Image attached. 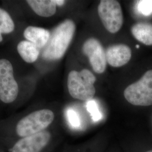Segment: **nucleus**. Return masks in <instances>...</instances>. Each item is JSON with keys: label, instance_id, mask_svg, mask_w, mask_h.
Listing matches in <instances>:
<instances>
[{"label": "nucleus", "instance_id": "nucleus-16", "mask_svg": "<svg viewBox=\"0 0 152 152\" xmlns=\"http://www.w3.org/2000/svg\"><path fill=\"white\" fill-rule=\"evenodd\" d=\"M138 10L142 14L148 16L152 13V1H140L137 6Z\"/></svg>", "mask_w": 152, "mask_h": 152}, {"label": "nucleus", "instance_id": "nucleus-3", "mask_svg": "<svg viewBox=\"0 0 152 152\" xmlns=\"http://www.w3.org/2000/svg\"><path fill=\"white\" fill-rule=\"evenodd\" d=\"M95 81V77L88 69L71 71L68 77V88L71 96L83 101L90 100L96 92Z\"/></svg>", "mask_w": 152, "mask_h": 152}, {"label": "nucleus", "instance_id": "nucleus-8", "mask_svg": "<svg viewBox=\"0 0 152 152\" xmlns=\"http://www.w3.org/2000/svg\"><path fill=\"white\" fill-rule=\"evenodd\" d=\"M83 53L89 59L93 70L97 73H103L107 67L106 54L103 46L96 38L87 39L82 46Z\"/></svg>", "mask_w": 152, "mask_h": 152}, {"label": "nucleus", "instance_id": "nucleus-14", "mask_svg": "<svg viewBox=\"0 0 152 152\" xmlns=\"http://www.w3.org/2000/svg\"><path fill=\"white\" fill-rule=\"evenodd\" d=\"M14 28V23L9 14L0 8V42L3 40L2 34L12 32Z\"/></svg>", "mask_w": 152, "mask_h": 152}, {"label": "nucleus", "instance_id": "nucleus-11", "mask_svg": "<svg viewBox=\"0 0 152 152\" xmlns=\"http://www.w3.org/2000/svg\"><path fill=\"white\" fill-rule=\"evenodd\" d=\"M27 2L36 14L42 17L53 16L56 11L54 0H28Z\"/></svg>", "mask_w": 152, "mask_h": 152}, {"label": "nucleus", "instance_id": "nucleus-20", "mask_svg": "<svg viewBox=\"0 0 152 152\" xmlns=\"http://www.w3.org/2000/svg\"><path fill=\"white\" fill-rule=\"evenodd\" d=\"M146 152H152V150H151V151H147Z\"/></svg>", "mask_w": 152, "mask_h": 152}, {"label": "nucleus", "instance_id": "nucleus-6", "mask_svg": "<svg viewBox=\"0 0 152 152\" xmlns=\"http://www.w3.org/2000/svg\"><path fill=\"white\" fill-rule=\"evenodd\" d=\"M53 140L52 132L46 130L16 141L6 150L8 152H46Z\"/></svg>", "mask_w": 152, "mask_h": 152}, {"label": "nucleus", "instance_id": "nucleus-12", "mask_svg": "<svg viewBox=\"0 0 152 152\" xmlns=\"http://www.w3.org/2000/svg\"><path fill=\"white\" fill-rule=\"evenodd\" d=\"M131 33L137 41L147 46L152 45V24L138 23L131 28Z\"/></svg>", "mask_w": 152, "mask_h": 152}, {"label": "nucleus", "instance_id": "nucleus-7", "mask_svg": "<svg viewBox=\"0 0 152 152\" xmlns=\"http://www.w3.org/2000/svg\"><path fill=\"white\" fill-rule=\"evenodd\" d=\"M98 14L104 26L109 32H118L124 23L122 8L115 0H102L98 6Z\"/></svg>", "mask_w": 152, "mask_h": 152}, {"label": "nucleus", "instance_id": "nucleus-18", "mask_svg": "<svg viewBox=\"0 0 152 152\" xmlns=\"http://www.w3.org/2000/svg\"><path fill=\"white\" fill-rule=\"evenodd\" d=\"M55 3L56 4V6H63L65 3V1L64 0H54Z\"/></svg>", "mask_w": 152, "mask_h": 152}, {"label": "nucleus", "instance_id": "nucleus-15", "mask_svg": "<svg viewBox=\"0 0 152 152\" xmlns=\"http://www.w3.org/2000/svg\"><path fill=\"white\" fill-rule=\"evenodd\" d=\"M87 109L88 112L90 113L92 120L94 121H98L101 120L102 117V113L99 111L98 104L94 100H89L87 103Z\"/></svg>", "mask_w": 152, "mask_h": 152}, {"label": "nucleus", "instance_id": "nucleus-5", "mask_svg": "<svg viewBox=\"0 0 152 152\" xmlns=\"http://www.w3.org/2000/svg\"><path fill=\"white\" fill-rule=\"evenodd\" d=\"M19 94L18 83L14 77L11 62L0 59V101L6 104L15 102Z\"/></svg>", "mask_w": 152, "mask_h": 152}, {"label": "nucleus", "instance_id": "nucleus-2", "mask_svg": "<svg viewBox=\"0 0 152 152\" xmlns=\"http://www.w3.org/2000/svg\"><path fill=\"white\" fill-rule=\"evenodd\" d=\"M76 31L73 21L65 20L50 33L49 41L44 47L42 56L48 60L60 59L65 54Z\"/></svg>", "mask_w": 152, "mask_h": 152}, {"label": "nucleus", "instance_id": "nucleus-19", "mask_svg": "<svg viewBox=\"0 0 152 152\" xmlns=\"http://www.w3.org/2000/svg\"><path fill=\"white\" fill-rule=\"evenodd\" d=\"M0 152H8L5 149V148H4L3 147L0 146Z\"/></svg>", "mask_w": 152, "mask_h": 152}, {"label": "nucleus", "instance_id": "nucleus-9", "mask_svg": "<svg viewBox=\"0 0 152 152\" xmlns=\"http://www.w3.org/2000/svg\"><path fill=\"white\" fill-rule=\"evenodd\" d=\"M106 59L109 64L113 67H120L126 64L131 58V50L124 44L109 47L106 52Z\"/></svg>", "mask_w": 152, "mask_h": 152}, {"label": "nucleus", "instance_id": "nucleus-4", "mask_svg": "<svg viewBox=\"0 0 152 152\" xmlns=\"http://www.w3.org/2000/svg\"><path fill=\"white\" fill-rule=\"evenodd\" d=\"M124 96L134 105H152V69L146 72L139 81L127 87Z\"/></svg>", "mask_w": 152, "mask_h": 152}, {"label": "nucleus", "instance_id": "nucleus-1", "mask_svg": "<svg viewBox=\"0 0 152 152\" xmlns=\"http://www.w3.org/2000/svg\"><path fill=\"white\" fill-rule=\"evenodd\" d=\"M55 119V114L49 109L33 110L14 123L0 125V146L5 149L18 140L48 130Z\"/></svg>", "mask_w": 152, "mask_h": 152}, {"label": "nucleus", "instance_id": "nucleus-13", "mask_svg": "<svg viewBox=\"0 0 152 152\" xmlns=\"http://www.w3.org/2000/svg\"><path fill=\"white\" fill-rule=\"evenodd\" d=\"M17 50L22 59L28 63H32L38 59V48L28 41H22L17 46Z\"/></svg>", "mask_w": 152, "mask_h": 152}, {"label": "nucleus", "instance_id": "nucleus-21", "mask_svg": "<svg viewBox=\"0 0 152 152\" xmlns=\"http://www.w3.org/2000/svg\"><path fill=\"white\" fill-rule=\"evenodd\" d=\"M136 47H137V48H139V45H137V46H136Z\"/></svg>", "mask_w": 152, "mask_h": 152}, {"label": "nucleus", "instance_id": "nucleus-10", "mask_svg": "<svg viewBox=\"0 0 152 152\" xmlns=\"http://www.w3.org/2000/svg\"><path fill=\"white\" fill-rule=\"evenodd\" d=\"M27 41L35 45L38 49L44 48L49 41L50 33L42 28L29 26L23 33Z\"/></svg>", "mask_w": 152, "mask_h": 152}, {"label": "nucleus", "instance_id": "nucleus-17", "mask_svg": "<svg viewBox=\"0 0 152 152\" xmlns=\"http://www.w3.org/2000/svg\"><path fill=\"white\" fill-rule=\"evenodd\" d=\"M67 118L70 125L74 127H78L80 125V121L79 117L76 112L69 109L67 110Z\"/></svg>", "mask_w": 152, "mask_h": 152}]
</instances>
